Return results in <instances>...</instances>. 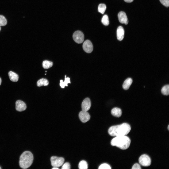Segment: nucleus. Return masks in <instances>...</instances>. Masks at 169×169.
Wrapping results in <instances>:
<instances>
[{
    "instance_id": "26",
    "label": "nucleus",
    "mask_w": 169,
    "mask_h": 169,
    "mask_svg": "<svg viewBox=\"0 0 169 169\" xmlns=\"http://www.w3.org/2000/svg\"><path fill=\"white\" fill-rule=\"evenodd\" d=\"M63 165L61 168L62 169H70V165L69 162H66Z\"/></svg>"
},
{
    "instance_id": "18",
    "label": "nucleus",
    "mask_w": 169,
    "mask_h": 169,
    "mask_svg": "<svg viewBox=\"0 0 169 169\" xmlns=\"http://www.w3.org/2000/svg\"><path fill=\"white\" fill-rule=\"evenodd\" d=\"M53 63L48 60L44 61L42 62V65L45 69H48L51 67L53 65Z\"/></svg>"
},
{
    "instance_id": "6",
    "label": "nucleus",
    "mask_w": 169,
    "mask_h": 169,
    "mask_svg": "<svg viewBox=\"0 0 169 169\" xmlns=\"http://www.w3.org/2000/svg\"><path fill=\"white\" fill-rule=\"evenodd\" d=\"M73 38L75 42L78 44L82 43L84 41V38L83 33L79 31L74 32L73 35Z\"/></svg>"
},
{
    "instance_id": "29",
    "label": "nucleus",
    "mask_w": 169,
    "mask_h": 169,
    "mask_svg": "<svg viewBox=\"0 0 169 169\" xmlns=\"http://www.w3.org/2000/svg\"><path fill=\"white\" fill-rule=\"evenodd\" d=\"M52 169H59V168H58V167H54V168H53Z\"/></svg>"
},
{
    "instance_id": "27",
    "label": "nucleus",
    "mask_w": 169,
    "mask_h": 169,
    "mask_svg": "<svg viewBox=\"0 0 169 169\" xmlns=\"http://www.w3.org/2000/svg\"><path fill=\"white\" fill-rule=\"evenodd\" d=\"M132 169H141L140 165L138 163L135 164L133 166Z\"/></svg>"
},
{
    "instance_id": "7",
    "label": "nucleus",
    "mask_w": 169,
    "mask_h": 169,
    "mask_svg": "<svg viewBox=\"0 0 169 169\" xmlns=\"http://www.w3.org/2000/svg\"><path fill=\"white\" fill-rule=\"evenodd\" d=\"M83 48L84 50L88 53H91L93 49L92 42L89 40H87L84 42L83 45Z\"/></svg>"
},
{
    "instance_id": "15",
    "label": "nucleus",
    "mask_w": 169,
    "mask_h": 169,
    "mask_svg": "<svg viewBox=\"0 0 169 169\" xmlns=\"http://www.w3.org/2000/svg\"><path fill=\"white\" fill-rule=\"evenodd\" d=\"M8 75L10 80L14 82H17L19 79L18 75L12 71H9L8 73Z\"/></svg>"
},
{
    "instance_id": "1",
    "label": "nucleus",
    "mask_w": 169,
    "mask_h": 169,
    "mask_svg": "<svg viewBox=\"0 0 169 169\" xmlns=\"http://www.w3.org/2000/svg\"><path fill=\"white\" fill-rule=\"evenodd\" d=\"M131 130L130 125L125 123L111 127L109 128L108 132L111 136L116 137L126 135Z\"/></svg>"
},
{
    "instance_id": "32",
    "label": "nucleus",
    "mask_w": 169,
    "mask_h": 169,
    "mask_svg": "<svg viewBox=\"0 0 169 169\" xmlns=\"http://www.w3.org/2000/svg\"><path fill=\"white\" fill-rule=\"evenodd\" d=\"M1 169V167H0V169Z\"/></svg>"
},
{
    "instance_id": "2",
    "label": "nucleus",
    "mask_w": 169,
    "mask_h": 169,
    "mask_svg": "<svg viewBox=\"0 0 169 169\" xmlns=\"http://www.w3.org/2000/svg\"><path fill=\"white\" fill-rule=\"evenodd\" d=\"M131 140L128 137L125 136H116L112 139L111 142V145L116 146L122 150H126L129 147Z\"/></svg>"
},
{
    "instance_id": "22",
    "label": "nucleus",
    "mask_w": 169,
    "mask_h": 169,
    "mask_svg": "<svg viewBox=\"0 0 169 169\" xmlns=\"http://www.w3.org/2000/svg\"><path fill=\"white\" fill-rule=\"evenodd\" d=\"M102 23L105 26H108L109 24V21L108 16L106 15H104L101 19Z\"/></svg>"
},
{
    "instance_id": "25",
    "label": "nucleus",
    "mask_w": 169,
    "mask_h": 169,
    "mask_svg": "<svg viewBox=\"0 0 169 169\" xmlns=\"http://www.w3.org/2000/svg\"><path fill=\"white\" fill-rule=\"evenodd\" d=\"M161 3L165 6L168 7L169 6V0H160Z\"/></svg>"
},
{
    "instance_id": "3",
    "label": "nucleus",
    "mask_w": 169,
    "mask_h": 169,
    "mask_svg": "<svg viewBox=\"0 0 169 169\" xmlns=\"http://www.w3.org/2000/svg\"><path fill=\"white\" fill-rule=\"evenodd\" d=\"M33 159V155L31 152L24 151L20 157L19 163L20 167L23 169L28 168L32 164Z\"/></svg>"
},
{
    "instance_id": "17",
    "label": "nucleus",
    "mask_w": 169,
    "mask_h": 169,
    "mask_svg": "<svg viewBox=\"0 0 169 169\" xmlns=\"http://www.w3.org/2000/svg\"><path fill=\"white\" fill-rule=\"evenodd\" d=\"M60 85L61 88H65V86H68V83H70V78L68 77H66V75H65V80L63 82V81L62 80H60Z\"/></svg>"
},
{
    "instance_id": "28",
    "label": "nucleus",
    "mask_w": 169,
    "mask_h": 169,
    "mask_svg": "<svg viewBox=\"0 0 169 169\" xmlns=\"http://www.w3.org/2000/svg\"><path fill=\"white\" fill-rule=\"evenodd\" d=\"M124 1L127 3H131L134 0H124Z\"/></svg>"
},
{
    "instance_id": "12",
    "label": "nucleus",
    "mask_w": 169,
    "mask_h": 169,
    "mask_svg": "<svg viewBox=\"0 0 169 169\" xmlns=\"http://www.w3.org/2000/svg\"><path fill=\"white\" fill-rule=\"evenodd\" d=\"M124 31L123 28L121 26H119L117 30V39L121 41L123 38L124 36Z\"/></svg>"
},
{
    "instance_id": "8",
    "label": "nucleus",
    "mask_w": 169,
    "mask_h": 169,
    "mask_svg": "<svg viewBox=\"0 0 169 169\" xmlns=\"http://www.w3.org/2000/svg\"><path fill=\"white\" fill-rule=\"evenodd\" d=\"M79 117L81 121L84 123L88 121L90 119V117L89 114L87 111H83L80 112Z\"/></svg>"
},
{
    "instance_id": "5",
    "label": "nucleus",
    "mask_w": 169,
    "mask_h": 169,
    "mask_svg": "<svg viewBox=\"0 0 169 169\" xmlns=\"http://www.w3.org/2000/svg\"><path fill=\"white\" fill-rule=\"evenodd\" d=\"M138 161L140 164L143 166H148L151 164V159L149 156L146 154L141 155L139 158Z\"/></svg>"
},
{
    "instance_id": "31",
    "label": "nucleus",
    "mask_w": 169,
    "mask_h": 169,
    "mask_svg": "<svg viewBox=\"0 0 169 169\" xmlns=\"http://www.w3.org/2000/svg\"><path fill=\"white\" fill-rule=\"evenodd\" d=\"M168 130H169V125L168 127Z\"/></svg>"
},
{
    "instance_id": "20",
    "label": "nucleus",
    "mask_w": 169,
    "mask_h": 169,
    "mask_svg": "<svg viewBox=\"0 0 169 169\" xmlns=\"http://www.w3.org/2000/svg\"><path fill=\"white\" fill-rule=\"evenodd\" d=\"M106 9L105 4H99L98 7V11L101 13L103 14L104 13Z\"/></svg>"
},
{
    "instance_id": "30",
    "label": "nucleus",
    "mask_w": 169,
    "mask_h": 169,
    "mask_svg": "<svg viewBox=\"0 0 169 169\" xmlns=\"http://www.w3.org/2000/svg\"><path fill=\"white\" fill-rule=\"evenodd\" d=\"M1 83V78L0 77V85Z\"/></svg>"
},
{
    "instance_id": "10",
    "label": "nucleus",
    "mask_w": 169,
    "mask_h": 169,
    "mask_svg": "<svg viewBox=\"0 0 169 169\" xmlns=\"http://www.w3.org/2000/svg\"><path fill=\"white\" fill-rule=\"evenodd\" d=\"M118 17L119 22L122 23L127 25L128 23V20L126 13L123 12H120L118 14Z\"/></svg>"
},
{
    "instance_id": "11",
    "label": "nucleus",
    "mask_w": 169,
    "mask_h": 169,
    "mask_svg": "<svg viewBox=\"0 0 169 169\" xmlns=\"http://www.w3.org/2000/svg\"><path fill=\"white\" fill-rule=\"evenodd\" d=\"M91 106V102L90 99L87 98L83 101L81 104L82 111H87L90 109Z\"/></svg>"
},
{
    "instance_id": "21",
    "label": "nucleus",
    "mask_w": 169,
    "mask_h": 169,
    "mask_svg": "<svg viewBox=\"0 0 169 169\" xmlns=\"http://www.w3.org/2000/svg\"><path fill=\"white\" fill-rule=\"evenodd\" d=\"M162 93L164 95H168L169 94V85H166L164 86L161 89Z\"/></svg>"
},
{
    "instance_id": "24",
    "label": "nucleus",
    "mask_w": 169,
    "mask_h": 169,
    "mask_svg": "<svg viewBox=\"0 0 169 169\" xmlns=\"http://www.w3.org/2000/svg\"><path fill=\"white\" fill-rule=\"evenodd\" d=\"M99 169H111V167L108 164L103 163L99 167Z\"/></svg>"
},
{
    "instance_id": "16",
    "label": "nucleus",
    "mask_w": 169,
    "mask_h": 169,
    "mask_svg": "<svg viewBox=\"0 0 169 169\" xmlns=\"http://www.w3.org/2000/svg\"><path fill=\"white\" fill-rule=\"evenodd\" d=\"M49 83L48 80L46 79L42 78L39 80L37 82V85L38 87L42 86H47Z\"/></svg>"
},
{
    "instance_id": "4",
    "label": "nucleus",
    "mask_w": 169,
    "mask_h": 169,
    "mask_svg": "<svg viewBox=\"0 0 169 169\" xmlns=\"http://www.w3.org/2000/svg\"><path fill=\"white\" fill-rule=\"evenodd\" d=\"M50 161L52 166L54 167H58L63 164L64 159L62 157L53 156L51 157Z\"/></svg>"
},
{
    "instance_id": "19",
    "label": "nucleus",
    "mask_w": 169,
    "mask_h": 169,
    "mask_svg": "<svg viewBox=\"0 0 169 169\" xmlns=\"http://www.w3.org/2000/svg\"><path fill=\"white\" fill-rule=\"evenodd\" d=\"M78 167L80 169H87L88 165L87 162L84 160L81 161L79 163Z\"/></svg>"
},
{
    "instance_id": "13",
    "label": "nucleus",
    "mask_w": 169,
    "mask_h": 169,
    "mask_svg": "<svg viewBox=\"0 0 169 169\" xmlns=\"http://www.w3.org/2000/svg\"><path fill=\"white\" fill-rule=\"evenodd\" d=\"M111 113L113 116L117 117H119L122 115V112L121 110L118 108H115L111 110Z\"/></svg>"
},
{
    "instance_id": "14",
    "label": "nucleus",
    "mask_w": 169,
    "mask_h": 169,
    "mask_svg": "<svg viewBox=\"0 0 169 169\" xmlns=\"http://www.w3.org/2000/svg\"><path fill=\"white\" fill-rule=\"evenodd\" d=\"M132 82V80L131 78H128L124 82L123 85V88L125 90L128 89Z\"/></svg>"
},
{
    "instance_id": "33",
    "label": "nucleus",
    "mask_w": 169,
    "mask_h": 169,
    "mask_svg": "<svg viewBox=\"0 0 169 169\" xmlns=\"http://www.w3.org/2000/svg\"></svg>"
},
{
    "instance_id": "23",
    "label": "nucleus",
    "mask_w": 169,
    "mask_h": 169,
    "mask_svg": "<svg viewBox=\"0 0 169 169\" xmlns=\"http://www.w3.org/2000/svg\"><path fill=\"white\" fill-rule=\"evenodd\" d=\"M7 23V20L5 17L3 15H0V26H5Z\"/></svg>"
},
{
    "instance_id": "9",
    "label": "nucleus",
    "mask_w": 169,
    "mask_h": 169,
    "mask_svg": "<svg viewBox=\"0 0 169 169\" xmlns=\"http://www.w3.org/2000/svg\"><path fill=\"white\" fill-rule=\"evenodd\" d=\"M27 106L25 103L20 100H18L15 103V108L18 111H22L25 110Z\"/></svg>"
}]
</instances>
